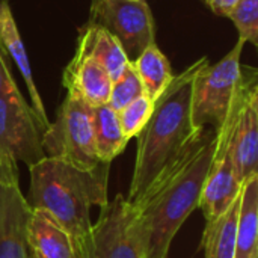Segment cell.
<instances>
[{
  "mask_svg": "<svg viewBox=\"0 0 258 258\" xmlns=\"http://www.w3.org/2000/svg\"><path fill=\"white\" fill-rule=\"evenodd\" d=\"M216 132L203 128L133 203L132 224L145 258H168L181 225L198 209L212 165Z\"/></svg>",
  "mask_w": 258,
  "mask_h": 258,
  "instance_id": "1",
  "label": "cell"
},
{
  "mask_svg": "<svg viewBox=\"0 0 258 258\" xmlns=\"http://www.w3.org/2000/svg\"><path fill=\"white\" fill-rule=\"evenodd\" d=\"M207 57L195 60L178 76H174L163 94L154 101L153 113L136 136V159L125 200L136 201L154 178L192 141L197 130L190 118L192 83L197 73L207 65Z\"/></svg>",
  "mask_w": 258,
  "mask_h": 258,
  "instance_id": "2",
  "label": "cell"
},
{
  "mask_svg": "<svg viewBox=\"0 0 258 258\" xmlns=\"http://www.w3.org/2000/svg\"><path fill=\"white\" fill-rule=\"evenodd\" d=\"M110 163L82 169L67 162L44 157L29 166V206L47 212L60 224L77 248L89 233L91 209L109 204L107 181Z\"/></svg>",
  "mask_w": 258,
  "mask_h": 258,
  "instance_id": "3",
  "label": "cell"
},
{
  "mask_svg": "<svg viewBox=\"0 0 258 258\" xmlns=\"http://www.w3.org/2000/svg\"><path fill=\"white\" fill-rule=\"evenodd\" d=\"M243 45L245 42L239 39L221 60L207 63L197 73L190 98V118L197 130L209 125L216 130L222 124L242 80Z\"/></svg>",
  "mask_w": 258,
  "mask_h": 258,
  "instance_id": "4",
  "label": "cell"
},
{
  "mask_svg": "<svg viewBox=\"0 0 258 258\" xmlns=\"http://www.w3.org/2000/svg\"><path fill=\"white\" fill-rule=\"evenodd\" d=\"M45 157L57 159L82 169L98 166L92 132V107L80 98L67 94L57 116L42 133Z\"/></svg>",
  "mask_w": 258,
  "mask_h": 258,
  "instance_id": "5",
  "label": "cell"
},
{
  "mask_svg": "<svg viewBox=\"0 0 258 258\" xmlns=\"http://www.w3.org/2000/svg\"><path fill=\"white\" fill-rule=\"evenodd\" d=\"M77 258H145L132 224V209L118 194L101 209L85 240L76 248Z\"/></svg>",
  "mask_w": 258,
  "mask_h": 258,
  "instance_id": "6",
  "label": "cell"
},
{
  "mask_svg": "<svg viewBox=\"0 0 258 258\" xmlns=\"http://www.w3.org/2000/svg\"><path fill=\"white\" fill-rule=\"evenodd\" d=\"M89 24L110 32L130 62L156 42V23L147 0H91Z\"/></svg>",
  "mask_w": 258,
  "mask_h": 258,
  "instance_id": "7",
  "label": "cell"
},
{
  "mask_svg": "<svg viewBox=\"0 0 258 258\" xmlns=\"http://www.w3.org/2000/svg\"><path fill=\"white\" fill-rule=\"evenodd\" d=\"M42 127L18 86L0 94V151L32 166L45 157Z\"/></svg>",
  "mask_w": 258,
  "mask_h": 258,
  "instance_id": "8",
  "label": "cell"
},
{
  "mask_svg": "<svg viewBox=\"0 0 258 258\" xmlns=\"http://www.w3.org/2000/svg\"><path fill=\"white\" fill-rule=\"evenodd\" d=\"M30 210L20 184H0V258H27Z\"/></svg>",
  "mask_w": 258,
  "mask_h": 258,
  "instance_id": "9",
  "label": "cell"
},
{
  "mask_svg": "<svg viewBox=\"0 0 258 258\" xmlns=\"http://www.w3.org/2000/svg\"><path fill=\"white\" fill-rule=\"evenodd\" d=\"M230 156L242 183L258 174V85L248 94L236 121L230 142Z\"/></svg>",
  "mask_w": 258,
  "mask_h": 258,
  "instance_id": "10",
  "label": "cell"
},
{
  "mask_svg": "<svg viewBox=\"0 0 258 258\" xmlns=\"http://www.w3.org/2000/svg\"><path fill=\"white\" fill-rule=\"evenodd\" d=\"M112 83L107 71L94 57L77 51L63 71V86L68 94L80 98L89 107L109 101Z\"/></svg>",
  "mask_w": 258,
  "mask_h": 258,
  "instance_id": "11",
  "label": "cell"
},
{
  "mask_svg": "<svg viewBox=\"0 0 258 258\" xmlns=\"http://www.w3.org/2000/svg\"><path fill=\"white\" fill-rule=\"evenodd\" d=\"M0 47H2V50L5 53H8L12 57L17 68L20 70V74L23 76V79L26 82V86H27V91H29L30 107H32V110L35 113L39 125L45 132L50 121H48V116H47L45 106L42 103L41 94L36 89L33 74H32L30 60L27 57L24 42L21 39L20 30L17 27L15 18L12 15V9H11L8 0H0Z\"/></svg>",
  "mask_w": 258,
  "mask_h": 258,
  "instance_id": "12",
  "label": "cell"
},
{
  "mask_svg": "<svg viewBox=\"0 0 258 258\" xmlns=\"http://www.w3.org/2000/svg\"><path fill=\"white\" fill-rule=\"evenodd\" d=\"M27 246L36 258H77L68 231L39 209H32L27 219Z\"/></svg>",
  "mask_w": 258,
  "mask_h": 258,
  "instance_id": "13",
  "label": "cell"
},
{
  "mask_svg": "<svg viewBox=\"0 0 258 258\" xmlns=\"http://www.w3.org/2000/svg\"><path fill=\"white\" fill-rule=\"evenodd\" d=\"M76 51L94 57L107 71L112 82H116L132 63L122 45L110 32L89 23L80 35Z\"/></svg>",
  "mask_w": 258,
  "mask_h": 258,
  "instance_id": "14",
  "label": "cell"
},
{
  "mask_svg": "<svg viewBox=\"0 0 258 258\" xmlns=\"http://www.w3.org/2000/svg\"><path fill=\"white\" fill-rule=\"evenodd\" d=\"M258 174L243 181L240 189L237 225H236V257H258Z\"/></svg>",
  "mask_w": 258,
  "mask_h": 258,
  "instance_id": "15",
  "label": "cell"
},
{
  "mask_svg": "<svg viewBox=\"0 0 258 258\" xmlns=\"http://www.w3.org/2000/svg\"><path fill=\"white\" fill-rule=\"evenodd\" d=\"M92 132L95 151L103 163H112L128 144V139L122 132L118 112L107 103L92 107Z\"/></svg>",
  "mask_w": 258,
  "mask_h": 258,
  "instance_id": "16",
  "label": "cell"
},
{
  "mask_svg": "<svg viewBox=\"0 0 258 258\" xmlns=\"http://www.w3.org/2000/svg\"><path fill=\"white\" fill-rule=\"evenodd\" d=\"M239 200L240 194L225 213H222L215 221L207 222L201 242V246L204 249V258L236 257V225Z\"/></svg>",
  "mask_w": 258,
  "mask_h": 258,
  "instance_id": "17",
  "label": "cell"
},
{
  "mask_svg": "<svg viewBox=\"0 0 258 258\" xmlns=\"http://www.w3.org/2000/svg\"><path fill=\"white\" fill-rule=\"evenodd\" d=\"M132 65L141 79L144 94L148 95L153 101H156L163 94L174 77L168 57L162 53L156 42L148 45L132 62Z\"/></svg>",
  "mask_w": 258,
  "mask_h": 258,
  "instance_id": "18",
  "label": "cell"
},
{
  "mask_svg": "<svg viewBox=\"0 0 258 258\" xmlns=\"http://www.w3.org/2000/svg\"><path fill=\"white\" fill-rule=\"evenodd\" d=\"M153 109H154V101L148 95L142 94L135 101L118 110V118L122 132L128 141L132 138H136L142 132V128L145 127V124L148 122L153 113Z\"/></svg>",
  "mask_w": 258,
  "mask_h": 258,
  "instance_id": "19",
  "label": "cell"
},
{
  "mask_svg": "<svg viewBox=\"0 0 258 258\" xmlns=\"http://www.w3.org/2000/svg\"><path fill=\"white\" fill-rule=\"evenodd\" d=\"M228 18L234 23L239 39L258 45V0H239Z\"/></svg>",
  "mask_w": 258,
  "mask_h": 258,
  "instance_id": "20",
  "label": "cell"
},
{
  "mask_svg": "<svg viewBox=\"0 0 258 258\" xmlns=\"http://www.w3.org/2000/svg\"><path fill=\"white\" fill-rule=\"evenodd\" d=\"M142 94H144V86L141 83V79L136 70L130 63L128 68L124 71V74L116 82L112 83L107 104L118 112L127 104H130L132 101H135Z\"/></svg>",
  "mask_w": 258,
  "mask_h": 258,
  "instance_id": "21",
  "label": "cell"
},
{
  "mask_svg": "<svg viewBox=\"0 0 258 258\" xmlns=\"http://www.w3.org/2000/svg\"><path fill=\"white\" fill-rule=\"evenodd\" d=\"M0 184H18L17 162L2 151H0Z\"/></svg>",
  "mask_w": 258,
  "mask_h": 258,
  "instance_id": "22",
  "label": "cell"
},
{
  "mask_svg": "<svg viewBox=\"0 0 258 258\" xmlns=\"http://www.w3.org/2000/svg\"><path fill=\"white\" fill-rule=\"evenodd\" d=\"M14 88H17V85H15V82H14V79H12V76L9 73V68H8L6 62H5L3 54L0 51V94L8 92V91H11Z\"/></svg>",
  "mask_w": 258,
  "mask_h": 258,
  "instance_id": "23",
  "label": "cell"
},
{
  "mask_svg": "<svg viewBox=\"0 0 258 258\" xmlns=\"http://www.w3.org/2000/svg\"><path fill=\"white\" fill-rule=\"evenodd\" d=\"M239 0H206L207 6L216 14L222 17H228L233 8L237 5Z\"/></svg>",
  "mask_w": 258,
  "mask_h": 258,
  "instance_id": "24",
  "label": "cell"
},
{
  "mask_svg": "<svg viewBox=\"0 0 258 258\" xmlns=\"http://www.w3.org/2000/svg\"><path fill=\"white\" fill-rule=\"evenodd\" d=\"M27 258H36V257H35V255H33L32 252H29V254H27Z\"/></svg>",
  "mask_w": 258,
  "mask_h": 258,
  "instance_id": "25",
  "label": "cell"
},
{
  "mask_svg": "<svg viewBox=\"0 0 258 258\" xmlns=\"http://www.w3.org/2000/svg\"><path fill=\"white\" fill-rule=\"evenodd\" d=\"M257 258H258V257H257Z\"/></svg>",
  "mask_w": 258,
  "mask_h": 258,
  "instance_id": "26",
  "label": "cell"
}]
</instances>
